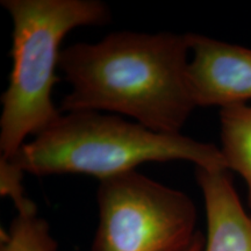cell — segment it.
Wrapping results in <instances>:
<instances>
[{
	"label": "cell",
	"mask_w": 251,
	"mask_h": 251,
	"mask_svg": "<svg viewBox=\"0 0 251 251\" xmlns=\"http://www.w3.org/2000/svg\"><path fill=\"white\" fill-rule=\"evenodd\" d=\"M190 52V33L113 31L99 42L67 47L58 69L71 91L59 111L112 112L157 133L181 134L197 108Z\"/></svg>",
	"instance_id": "obj_1"
},
{
	"label": "cell",
	"mask_w": 251,
	"mask_h": 251,
	"mask_svg": "<svg viewBox=\"0 0 251 251\" xmlns=\"http://www.w3.org/2000/svg\"><path fill=\"white\" fill-rule=\"evenodd\" d=\"M7 159L25 174H79L99 180L149 162L187 161L197 168L228 170L214 144L183 134L157 133L120 115L93 111L61 115Z\"/></svg>",
	"instance_id": "obj_2"
},
{
	"label": "cell",
	"mask_w": 251,
	"mask_h": 251,
	"mask_svg": "<svg viewBox=\"0 0 251 251\" xmlns=\"http://www.w3.org/2000/svg\"><path fill=\"white\" fill-rule=\"evenodd\" d=\"M1 6L13 24V68L0 99V157L11 158L28 135L62 115L52 102L62 41L75 28L106 25L111 13L99 0H1Z\"/></svg>",
	"instance_id": "obj_3"
},
{
	"label": "cell",
	"mask_w": 251,
	"mask_h": 251,
	"mask_svg": "<svg viewBox=\"0 0 251 251\" xmlns=\"http://www.w3.org/2000/svg\"><path fill=\"white\" fill-rule=\"evenodd\" d=\"M97 203L90 251H187L199 233L193 200L136 170L100 180Z\"/></svg>",
	"instance_id": "obj_4"
},
{
	"label": "cell",
	"mask_w": 251,
	"mask_h": 251,
	"mask_svg": "<svg viewBox=\"0 0 251 251\" xmlns=\"http://www.w3.org/2000/svg\"><path fill=\"white\" fill-rule=\"evenodd\" d=\"M188 83L197 107L251 100V48L190 33Z\"/></svg>",
	"instance_id": "obj_5"
},
{
	"label": "cell",
	"mask_w": 251,
	"mask_h": 251,
	"mask_svg": "<svg viewBox=\"0 0 251 251\" xmlns=\"http://www.w3.org/2000/svg\"><path fill=\"white\" fill-rule=\"evenodd\" d=\"M207 234L203 251H251V215L235 190L229 170L197 168Z\"/></svg>",
	"instance_id": "obj_6"
},
{
	"label": "cell",
	"mask_w": 251,
	"mask_h": 251,
	"mask_svg": "<svg viewBox=\"0 0 251 251\" xmlns=\"http://www.w3.org/2000/svg\"><path fill=\"white\" fill-rule=\"evenodd\" d=\"M220 139L228 170L237 172L246 183L251 208V106L236 103L220 108Z\"/></svg>",
	"instance_id": "obj_7"
},
{
	"label": "cell",
	"mask_w": 251,
	"mask_h": 251,
	"mask_svg": "<svg viewBox=\"0 0 251 251\" xmlns=\"http://www.w3.org/2000/svg\"><path fill=\"white\" fill-rule=\"evenodd\" d=\"M0 251H57L46 220L31 214H18L1 240Z\"/></svg>",
	"instance_id": "obj_8"
},
{
	"label": "cell",
	"mask_w": 251,
	"mask_h": 251,
	"mask_svg": "<svg viewBox=\"0 0 251 251\" xmlns=\"http://www.w3.org/2000/svg\"><path fill=\"white\" fill-rule=\"evenodd\" d=\"M25 172L11 159L0 157V194L13 201L18 214L37 213L36 205L25 196L23 186Z\"/></svg>",
	"instance_id": "obj_9"
},
{
	"label": "cell",
	"mask_w": 251,
	"mask_h": 251,
	"mask_svg": "<svg viewBox=\"0 0 251 251\" xmlns=\"http://www.w3.org/2000/svg\"><path fill=\"white\" fill-rule=\"evenodd\" d=\"M205 241H206L205 235H203L201 231H199L197 235L196 240H194V242L192 243V246L190 247V249L187 251H203V248H205Z\"/></svg>",
	"instance_id": "obj_10"
}]
</instances>
